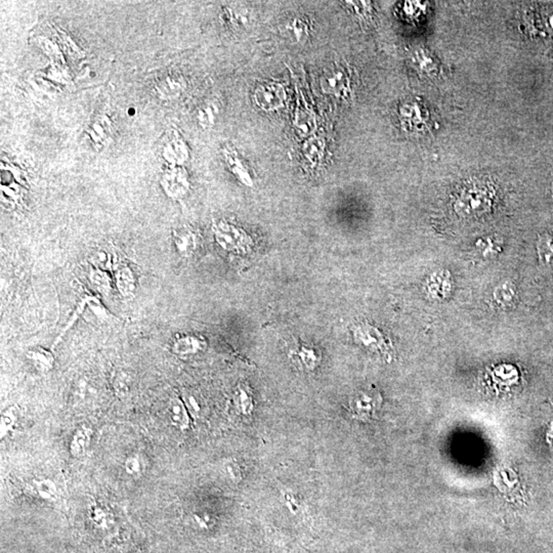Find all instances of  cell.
I'll list each match as a JSON object with an SVG mask.
<instances>
[{
  "mask_svg": "<svg viewBox=\"0 0 553 553\" xmlns=\"http://www.w3.org/2000/svg\"><path fill=\"white\" fill-rule=\"evenodd\" d=\"M494 190L488 184H468L462 190L455 202V210L462 217H480L490 211L494 199Z\"/></svg>",
  "mask_w": 553,
  "mask_h": 553,
  "instance_id": "1",
  "label": "cell"
},
{
  "mask_svg": "<svg viewBox=\"0 0 553 553\" xmlns=\"http://www.w3.org/2000/svg\"><path fill=\"white\" fill-rule=\"evenodd\" d=\"M213 231L217 243L227 251L244 254L250 249V238L242 230L221 221L213 225Z\"/></svg>",
  "mask_w": 553,
  "mask_h": 553,
  "instance_id": "2",
  "label": "cell"
},
{
  "mask_svg": "<svg viewBox=\"0 0 553 553\" xmlns=\"http://www.w3.org/2000/svg\"><path fill=\"white\" fill-rule=\"evenodd\" d=\"M111 269L114 283L120 294L123 297L134 295L138 287V279L134 268L126 260L114 258Z\"/></svg>",
  "mask_w": 553,
  "mask_h": 553,
  "instance_id": "3",
  "label": "cell"
},
{
  "mask_svg": "<svg viewBox=\"0 0 553 553\" xmlns=\"http://www.w3.org/2000/svg\"><path fill=\"white\" fill-rule=\"evenodd\" d=\"M254 99L258 107L265 111H274L283 106L285 90L281 84H266L256 90Z\"/></svg>",
  "mask_w": 553,
  "mask_h": 553,
  "instance_id": "4",
  "label": "cell"
},
{
  "mask_svg": "<svg viewBox=\"0 0 553 553\" xmlns=\"http://www.w3.org/2000/svg\"><path fill=\"white\" fill-rule=\"evenodd\" d=\"M380 397L373 391H362L352 397L351 411L357 418H368L372 416L378 408Z\"/></svg>",
  "mask_w": 553,
  "mask_h": 553,
  "instance_id": "5",
  "label": "cell"
},
{
  "mask_svg": "<svg viewBox=\"0 0 553 553\" xmlns=\"http://www.w3.org/2000/svg\"><path fill=\"white\" fill-rule=\"evenodd\" d=\"M354 336L359 345L371 351L384 352L387 349L386 341L382 333L371 325L361 324L356 327Z\"/></svg>",
  "mask_w": 553,
  "mask_h": 553,
  "instance_id": "6",
  "label": "cell"
},
{
  "mask_svg": "<svg viewBox=\"0 0 553 553\" xmlns=\"http://www.w3.org/2000/svg\"><path fill=\"white\" fill-rule=\"evenodd\" d=\"M167 413L171 423L180 430H188L191 423L190 412L186 409L183 399L179 395H173L169 401Z\"/></svg>",
  "mask_w": 553,
  "mask_h": 553,
  "instance_id": "7",
  "label": "cell"
},
{
  "mask_svg": "<svg viewBox=\"0 0 553 553\" xmlns=\"http://www.w3.org/2000/svg\"><path fill=\"white\" fill-rule=\"evenodd\" d=\"M291 359L306 371H312L318 367L321 362V354L315 347L299 343L295 349L291 351Z\"/></svg>",
  "mask_w": 553,
  "mask_h": 553,
  "instance_id": "8",
  "label": "cell"
},
{
  "mask_svg": "<svg viewBox=\"0 0 553 553\" xmlns=\"http://www.w3.org/2000/svg\"><path fill=\"white\" fill-rule=\"evenodd\" d=\"M205 341L197 335L186 334L177 336L173 343V352L175 355L192 356L200 353L204 349Z\"/></svg>",
  "mask_w": 553,
  "mask_h": 553,
  "instance_id": "9",
  "label": "cell"
},
{
  "mask_svg": "<svg viewBox=\"0 0 553 553\" xmlns=\"http://www.w3.org/2000/svg\"><path fill=\"white\" fill-rule=\"evenodd\" d=\"M349 86V77L343 69L332 70L322 79V88L325 93L339 95Z\"/></svg>",
  "mask_w": 553,
  "mask_h": 553,
  "instance_id": "10",
  "label": "cell"
},
{
  "mask_svg": "<svg viewBox=\"0 0 553 553\" xmlns=\"http://www.w3.org/2000/svg\"><path fill=\"white\" fill-rule=\"evenodd\" d=\"M88 280L92 284L95 291L99 292L103 295H109L113 289L114 279L105 269L97 268L90 266L88 270Z\"/></svg>",
  "mask_w": 553,
  "mask_h": 553,
  "instance_id": "11",
  "label": "cell"
},
{
  "mask_svg": "<svg viewBox=\"0 0 553 553\" xmlns=\"http://www.w3.org/2000/svg\"><path fill=\"white\" fill-rule=\"evenodd\" d=\"M173 245L180 256L188 258L196 249V237L190 230L181 229L173 232Z\"/></svg>",
  "mask_w": 553,
  "mask_h": 553,
  "instance_id": "12",
  "label": "cell"
},
{
  "mask_svg": "<svg viewBox=\"0 0 553 553\" xmlns=\"http://www.w3.org/2000/svg\"><path fill=\"white\" fill-rule=\"evenodd\" d=\"M27 357L41 371L51 370L55 365V357L45 347H37L30 349L27 353Z\"/></svg>",
  "mask_w": 553,
  "mask_h": 553,
  "instance_id": "13",
  "label": "cell"
},
{
  "mask_svg": "<svg viewBox=\"0 0 553 553\" xmlns=\"http://www.w3.org/2000/svg\"><path fill=\"white\" fill-rule=\"evenodd\" d=\"M235 405L238 411L244 416H251L254 413V404L251 391L246 385L238 386L235 393Z\"/></svg>",
  "mask_w": 553,
  "mask_h": 553,
  "instance_id": "14",
  "label": "cell"
},
{
  "mask_svg": "<svg viewBox=\"0 0 553 553\" xmlns=\"http://www.w3.org/2000/svg\"><path fill=\"white\" fill-rule=\"evenodd\" d=\"M92 432L88 428H79L71 439L70 443V452L73 456H82L88 450L90 443Z\"/></svg>",
  "mask_w": 553,
  "mask_h": 553,
  "instance_id": "15",
  "label": "cell"
},
{
  "mask_svg": "<svg viewBox=\"0 0 553 553\" xmlns=\"http://www.w3.org/2000/svg\"><path fill=\"white\" fill-rule=\"evenodd\" d=\"M449 282H450L449 275H444L443 272L432 275L428 282V293L432 294L434 298L444 297L447 292L451 289Z\"/></svg>",
  "mask_w": 553,
  "mask_h": 553,
  "instance_id": "16",
  "label": "cell"
},
{
  "mask_svg": "<svg viewBox=\"0 0 553 553\" xmlns=\"http://www.w3.org/2000/svg\"><path fill=\"white\" fill-rule=\"evenodd\" d=\"M538 254L542 266L548 269L553 268V238L550 235L539 237L537 244Z\"/></svg>",
  "mask_w": 553,
  "mask_h": 553,
  "instance_id": "17",
  "label": "cell"
},
{
  "mask_svg": "<svg viewBox=\"0 0 553 553\" xmlns=\"http://www.w3.org/2000/svg\"><path fill=\"white\" fill-rule=\"evenodd\" d=\"M494 297L501 306L508 308L509 306L515 304V298H517V288L513 283L505 282L495 289Z\"/></svg>",
  "mask_w": 553,
  "mask_h": 553,
  "instance_id": "18",
  "label": "cell"
},
{
  "mask_svg": "<svg viewBox=\"0 0 553 553\" xmlns=\"http://www.w3.org/2000/svg\"><path fill=\"white\" fill-rule=\"evenodd\" d=\"M114 389L116 393L119 397H125L130 391V384H132V378L130 374L125 371L119 370L114 373L113 379H112Z\"/></svg>",
  "mask_w": 553,
  "mask_h": 553,
  "instance_id": "19",
  "label": "cell"
},
{
  "mask_svg": "<svg viewBox=\"0 0 553 553\" xmlns=\"http://www.w3.org/2000/svg\"><path fill=\"white\" fill-rule=\"evenodd\" d=\"M225 157L228 158L230 167H231L233 173L237 175L238 179H240L242 183L246 184L247 186H252L251 177H249V173L246 171L241 161H239V159L236 156H231L229 153L228 154L225 153Z\"/></svg>",
  "mask_w": 553,
  "mask_h": 553,
  "instance_id": "20",
  "label": "cell"
},
{
  "mask_svg": "<svg viewBox=\"0 0 553 553\" xmlns=\"http://www.w3.org/2000/svg\"><path fill=\"white\" fill-rule=\"evenodd\" d=\"M124 469L130 476H142L145 470L144 458L138 454L130 455L124 462Z\"/></svg>",
  "mask_w": 553,
  "mask_h": 553,
  "instance_id": "21",
  "label": "cell"
},
{
  "mask_svg": "<svg viewBox=\"0 0 553 553\" xmlns=\"http://www.w3.org/2000/svg\"><path fill=\"white\" fill-rule=\"evenodd\" d=\"M34 490L36 491L39 497L45 500H55L57 497V489L55 484L49 480H40L34 482Z\"/></svg>",
  "mask_w": 553,
  "mask_h": 553,
  "instance_id": "22",
  "label": "cell"
},
{
  "mask_svg": "<svg viewBox=\"0 0 553 553\" xmlns=\"http://www.w3.org/2000/svg\"><path fill=\"white\" fill-rule=\"evenodd\" d=\"M182 399H183L186 409L190 412V415L196 416V417L201 415L202 406H201L200 400L195 395V393L190 391H184Z\"/></svg>",
  "mask_w": 553,
  "mask_h": 553,
  "instance_id": "23",
  "label": "cell"
},
{
  "mask_svg": "<svg viewBox=\"0 0 553 553\" xmlns=\"http://www.w3.org/2000/svg\"><path fill=\"white\" fill-rule=\"evenodd\" d=\"M289 28H293L294 34H295L296 39L300 40L302 38V35L306 33V26L299 20H295L293 23L290 24Z\"/></svg>",
  "mask_w": 553,
  "mask_h": 553,
  "instance_id": "24",
  "label": "cell"
}]
</instances>
